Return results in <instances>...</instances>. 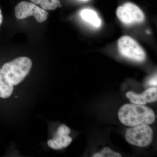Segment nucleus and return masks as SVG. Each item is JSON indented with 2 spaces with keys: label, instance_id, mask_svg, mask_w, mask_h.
Segmentation results:
<instances>
[{
  "label": "nucleus",
  "instance_id": "4468645a",
  "mask_svg": "<svg viewBox=\"0 0 157 157\" xmlns=\"http://www.w3.org/2000/svg\"><path fill=\"white\" fill-rule=\"evenodd\" d=\"M157 75H155L149 80L148 84L151 86H157Z\"/></svg>",
  "mask_w": 157,
  "mask_h": 157
},
{
  "label": "nucleus",
  "instance_id": "9d476101",
  "mask_svg": "<svg viewBox=\"0 0 157 157\" xmlns=\"http://www.w3.org/2000/svg\"><path fill=\"white\" fill-rule=\"evenodd\" d=\"M81 16L84 20L96 27H99L101 25V20L98 17L97 13L93 10L84 9L81 11Z\"/></svg>",
  "mask_w": 157,
  "mask_h": 157
},
{
  "label": "nucleus",
  "instance_id": "39448f33",
  "mask_svg": "<svg viewBox=\"0 0 157 157\" xmlns=\"http://www.w3.org/2000/svg\"><path fill=\"white\" fill-rule=\"evenodd\" d=\"M15 17L17 19H25L30 16H34L38 22H44L48 18V13L46 10L39 8L33 3L20 2L15 6Z\"/></svg>",
  "mask_w": 157,
  "mask_h": 157
},
{
  "label": "nucleus",
  "instance_id": "f03ea898",
  "mask_svg": "<svg viewBox=\"0 0 157 157\" xmlns=\"http://www.w3.org/2000/svg\"><path fill=\"white\" fill-rule=\"evenodd\" d=\"M32 65L30 59L27 57H20L4 64L1 69L9 77L13 86L17 85L29 73Z\"/></svg>",
  "mask_w": 157,
  "mask_h": 157
},
{
  "label": "nucleus",
  "instance_id": "20e7f679",
  "mask_svg": "<svg viewBox=\"0 0 157 157\" xmlns=\"http://www.w3.org/2000/svg\"><path fill=\"white\" fill-rule=\"evenodd\" d=\"M125 138L132 145L145 147L151 143L153 131L148 125H138L127 130Z\"/></svg>",
  "mask_w": 157,
  "mask_h": 157
},
{
  "label": "nucleus",
  "instance_id": "1a4fd4ad",
  "mask_svg": "<svg viewBox=\"0 0 157 157\" xmlns=\"http://www.w3.org/2000/svg\"><path fill=\"white\" fill-rule=\"evenodd\" d=\"M13 91V85L2 69H0V98H9Z\"/></svg>",
  "mask_w": 157,
  "mask_h": 157
},
{
  "label": "nucleus",
  "instance_id": "ddd939ff",
  "mask_svg": "<svg viewBox=\"0 0 157 157\" xmlns=\"http://www.w3.org/2000/svg\"><path fill=\"white\" fill-rule=\"evenodd\" d=\"M70 132V129L67 126L62 124L59 127L56 133L61 135H69Z\"/></svg>",
  "mask_w": 157,
  "mask_h": 157
},
{
  "label": "nucleus",
  "instance_id": "7ed1b4c3",
  "mask_svg": "<svg viewBox=\"0 0 157 157\" xmlns=\"http://www.w3.org/2000/svg\"><path fill=\"white\" fill-rule=\"evenodd\" d=\"M118 48L121 55L132 60L142 62L146 58L145 52L137 42L128 36H124L119 39Z\"/></svg>",
  "mask_w": 157,
  "mask_h": 157
},
{
  "label": "nucleus",
  "instance_id": "f8f14e48",
  "mask_svg": "<svg viewBox=\"0 0 157 157\" xmlns=\"http://www.w3.org/2000/svg\"><path fill=\"white\" fill-rule=\"evenodd\" d=\"M94 157H121V155L119 153L113 151L109 147H104L100 152L93 155Z\"/></svg>",
  "mask_w": 157,
  "mask_h": 157
},
{
  "label": "nucleus",
  "instance_id": "423d86ee",
  "mask_svg": "<svg viewBox=\"0 0 157 157\" xmlns=\"http://www.w3.org/2000/svg\"><path fill=\"white\" fill-rule=\"evenodd\" d=\"M117 15L126 25L140 23L144 21V15L140 8L132 3H126L117 9Z\"/></svg>",
  "mask_w": 157,
  "mask_h": 157
},
{
  "label": "nucleus",
  "instance_id": "dca6fc26",
  "mask_svg": "<svg viewBox=\"0 0 157 157\" xmlns=\"http://www.w3.org/2000/svg\"><path fill=\"white\" fill-rule=\"evenodd\" d=\"M83 1H86V0H83Z\"/></svg>",
  "mask_w": 157,
  "mask_h": 157
},
{
  "label": "nucleus",
  "instance_id": "f257e3e1",
  "mask_svg": "<svg viewBox=\"0 0 157 157\" xmlns=\"http://www.w3.org/2000/svg\"><path fill=\"white\" fill-rule=\"evenodd\" d=\"M118 117L121 122L128 126L150 124L155 121L154 112L149 107L136 104H126L120 109Z\"/></svg>",
  "mask_w": 157,
  "mask_h": 157
},
{
  "label": "nucleus",
  "instance_id": "0eeeda50",
  "mask_svg": "<svg viewBox=\"0 0 157 157\" xmlns=\"http://www.w3.org/2000/svg\"><path fill=\"white\" fill-rule=\"evenodd\" d=\"M126 96L133 104L144 105L147 103H152L157 101V89L156 87L150 88L146 90L141 94L128 92L127 93Z\"/></svg>",
  "mask_w": 157,
  "mask_h": 157
},
{
  "label": "nucleus",
  "instance_id": "6e6552de",
  "mask_svg": "<svg viewBox=\"0 0 157 157\" xmlns=\"http://www.w3.org/2000/svg\"><path fill=\"white\" fill-rule=\"evenodd\" d=\"M72 141V138L69 135L56 133L53 138L48 140V144L51 148L59 150L67 147Z\"/></svg>",
  "mask_w": 157,
  "mask_h": 157
},
{
  "label": "nucleus",
  "instance_id": "2eb2a0df",
  "mask_svg": "<svg viewBox=\"0 0 157 157\" xmlns=\"http://www.w3.org/2000/svg\"><path fill=\"white\" fill-rule=\"evenodd\" d=\"M3 17L2 13V10H1V8H0V26L2 24L3 22Z\"/></svg>",
  "mask_w": 157,
  "mask_h": 157
},
{
  "label": "nucleus",
  "instance_id": "9b49d317",
  "mask_svg": "<svg viewBox=\"0 0 157 157\" xmlns=\"http://www.w3.org/2000/svg\"><path fill=\"white\" fill-rule=\"evenodd\" d=\"M36 5H40L42 9L45 10H55L62 7L59 0H30Z\"/></svg>",
  "mask_w": 157,
  "mask_h": 157
}]
</instances>
